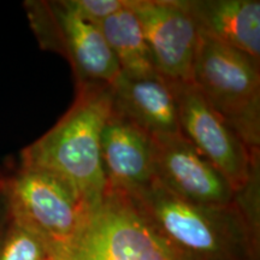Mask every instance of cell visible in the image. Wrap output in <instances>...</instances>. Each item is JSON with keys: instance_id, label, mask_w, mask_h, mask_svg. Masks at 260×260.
Wrapping results in <instances>:
<instances>
[{"instance_id": "cell-10", "label": "cell", "mask_w": 260, "mask_h": 260, "mask_svg": "<svg viewBox=\"0 0 260 260\" xmlns=\"http://www.w3.org/2000/svg\"><path fill=\"white\" fill-rule=\"evenodd\" d=\"M102 162L107 188L129 191L153 182V139L112 111L102 133Z\"/></svg>"}, {"instance_id": "cell-9", "label": "cell", "mask_w": 260, "mask_h": 260, "mask_svg": "<svg viewBox=\"0 0 260 260\" xmlns=\"http://www.w3.org/2000/svg\"><path fill=\"white\" fill-rule=\"evenodd\" d=\"M155 181L182 200L206 206L235 201L225 177L182 134L152 136Z\"/></svg>"}, {"instance_id": "cell-2", "label": "cell", "mask_w": 260, "mask_h": 260, "mask_svg": "<svg viewBox=\"0 0 260 260\" xmlns=\"http://www.w3.org/2000/svg\"><path fill=\"white\" fill-rule=\"evenodd\" d=\"M112 113L109 84L76 88L68 112L19 153L18 161L70 182L88 206L102 199L107 183L102 162V133Z\"/></svg>"}, {"instance_id": "cell-8", "label": "cell", "mask_w": 260, "mask_h": 260, "mask_svg": "<svg viewBox=\"0 0 260 260\" xmlns=\"http://www.w3.org/2000/svg\"><path fill=\"white\" fill-rule=\"evenodd\" d=\"M155 71L171 82H191L199 28L182 0H130Z\"/></svg>"}, {"instance_id": "cell-15", "label": "cell", "mask_w": 260, "mask_h": 260, "mask_svg": "<svg viewBox=\"0 0 260 260\" xmlns=\"http://www.w3.org/2000/svg\"><path fill=\"white\" fill-rule=\"evenodd\" d=\"M126 3L128 0H69L77 15L95 25L122 10Z\"/></svg>"}, {"instance_id": "cell-4", "label": "cell", "mask_w": 260, "mask_h": 260, "mask_svg": "<svg viewBox=\"0 0 260 260\" xmlns=\"http://www.w3.org/2000/svg\"><path fill=\"white\" fill-rule=\"evenodd\" d=\"M51 260H171L125 191L106 188L76 233L50 243Z\"/></svg>"}, {"instance_id": "cell-16", "label": "cell", "mask_w": 260, "mask_h": 260, "mask_svg": "<svg viewBox=\"0 0 260 260\" xmlns=\"http://www.w3.org/2000/svg\"><path fill=\"white\" fill-rule=\"evenodd\" d=\"M10 217H11V212H10L8 195L5 193L4 187L0 183V236H2L6 225H8Z\"/></svg>"}, {"instance_id": "cell-7", "label": "cell", "mask_w": 260, "mask_h": 260, "mask_svg": "<svg viewBox=\"0 0 260 260\" xmlns=\"http://www.w3.org/2000/svg\"><path fill=\"white\" fill-rule=\"evenodd\" d=\"M171 86L181 134L226 178L235 193L240 191L259 164L260 151L242 141L193 83L171 82Z\"/></svg>"}, {"instance_id": "cell-11", "label": "cell", "mask_w": 260, "mask_h": 260, "mask_svg": "<svg viewBox=\"0 0 260 260\" xmlns=\"http://www.w3.org/2000/svg\"><path fill=\"white\" fill-rule=\"evenodd\" d=\"M111 93L112 111L151 136L181 134L174 89L160 74L133 77L121 73Z\"/></svg>"}, {"instance_id": "cell-5", "label": "cell", "mask_w": 260, "mask_h": 260, "mask_svg": "<svg viewBox=\"0 0 260 260\" xmlns=\"http://www.w3.org/2000/svg\"><path fill=\"white\" fill-rule=\"evenodd\" d=\"M23 8L39 46L69 61L76 88L117 80L118 61L99 27L77 15L69 0H25Z\"/></svg>"}, {"instance_id": "cell-6", "label": "cell", "mask_w": 260, "mask_h": 260, "mask_svg": "<svg viewBox=\"0 0 260 260\" xmlns=\"http://www.w3.org/2000/svg\"><path fill=\"white\" fill-rule=\"evenodd\" d=\"M0 183L8 195L11 217L40 234L50 243L69 240L88 210L70 182L53 172L6 162Z\"/></svg>"}, {"instance_id": "cell-3", "label": "cell", "mask_w": 260, "mask_h": 260, "mask_svg": "<svg viewBox=\"0 0 260 260\" xmlns=\"http://www.w3.org/2000/svg\"><path fill=\"white\" fill-rule=\"evenodd\" d=\"M191 83L253 151L260 148V63L199 29Z\"/></svg>"}, {"instance_id": "cell-13", "label": "cell", "mask_w": 260, "mask_h": 260, "mask_svg": "<svg viewBox=\"0 0 260 260\" xmlns=\"http://www.w3.org/2000/svg\"><path fill=\"white\" fill-rule=\"evenodd\" d=\"M107 46L118 61L121 73L133 77L157 73L146 44L144 31L130 0L118 12L98 24Z\"/></svg>"}, {"instance_id": "cell-12", "label": "cell", "mask_w": 260, "mask_h": 260, "mask_svg": "<svg viewBox=\"0 0 260 260\" xmlns=\"http://www.w3.org/2000/svg\"><path fill=\"white\" fill-rule=\"evenodd\" d=\"M198 28L260 63L259 0H182Z\"/></svg>"}, {"instance_id": "cell-1", "label": "cell", "mask_w": 260, "mask_h": 260, "mask_svg": "<svg viewBox=\"0 0 260 260\" xmlns=\"http://www.w3.org/2000/svg\"><path fill=\"white\" fill-rule=\"evenodd\" d=\"M126 194L171 260H260V225L236 201L191 204L155 180Z\"/></svg>"}, {"instance_id": "cell-14", "label": "cell", "mask_w": 260, "mask_h": 260, "mask_svg": "<svg viewBox=\"0 0 260 260\" xmlns=\"http://www.w3.org/2000/svg\"><path fill=\"white\" fill-rule=\"evenodd\" d=\"M0 260H51L50 242L24 223L10 217L0 236Z\"/></svg>"}]
</instances>
